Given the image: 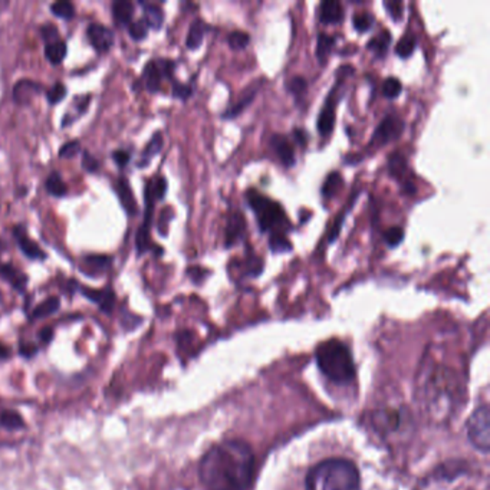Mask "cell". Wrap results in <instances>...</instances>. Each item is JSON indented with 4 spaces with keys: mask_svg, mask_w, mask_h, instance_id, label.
Returning <instances> with one entry per match:
<instances>
[{
    "mask_svg": "<svg viewBox=\"0 0 490 490\" xmlns=\"http://www.w3.org/2000/svg\"><path fill=\"white\" fill-rule=\"evenodd\" d=\"M246 200L255 211L259 229L262 232H268L271 229L282 225L285 221V211H283L282 206L278 201L266 198L265 194L258 193L250 189V190L246 191Z\"/></svg>",
    "mask_w": 490,
    "mask_h": 490,
    "instance_id": "4",
    "label": "cell"
},
{
    "mask_svg": "<svg viewBox=\"0 0 490 490\" xmlns=\"http://www.w3.org/2000/svg\"><path fill=\"white\" fill-rule=\"evenodd\" d=\"M205 22L200 21V19H196V21L191 24L190 29H189L188 39H186L188 48L191 49V51L200 48L201 42L205 39Z\"/></svg>",
    "mask_w": 490,
    "mask_h": 490,
    "instance_id": "21",
    "label": "cell"
},
{
    "mask_svg": "<svg viewBox=\"0 0 490 490\" xmlns=\"http://www.w3.org/2000/svg\"><path fill=\"white\" fill-rule=\"evenodd\" d=\"M409 171V164H407V158L403 156L399 151L390 154L388 157V173L395 180L403 181Z\"/></svg>",
    "mask_w": 490,
    "mask_h": 490,
    "instance_id": "18",
    "label": "cell"
},
{
    "mask_svg": "<svg viewBox=\"0 0 490 490\" xmlns=\"http://www.w3.org/2000/svg\"><path fill=\"white\" fill-rule=\"evenodd\" d=\"M41 86L31 79H22L17 82L14 88V98L16 103L26 104L31 101L32 97L38 96Z\"/></svg>",
    "mask_w": 490,
    "mask_h": 490,
    "instance_id": "15",
    "label": "cell"
},
{
    "mask_svg": "<svg viewBox=\"0 0 490 490\" xmlns=\"http://www.w3.org/2000/svg\"><path fill=\"white\" fill-rule=\"evenodd\" d=\"M84 265L91 268L94 272H104L111 265V258L104 255H89L84 258Z\"/></svg>",
    "mask_w": 490,
    "mask_h": 490,
    "instance_id": "32",
    "label": "cell"
},
{
    "mask_svg": "<svg viewBox=\"0 0 490 490\" xmlns=\"http://www.w3.org/2000/svg\"><path fill=\"white\" fill-rule=\"evenodd\" d=\"M148 29H150V27L147 26V24L144 21L131 22V24L128 25L129 36H131L134 41H143V39H146L147 35H148Z\"/></svg>",
    "mask_w": 490,
    "mask_h": 490,
    "instance_id": "41",
    "label": "cell"
},
{
    "mask_svg": "<svg viewBox=\"0 0 490 490\" xmlns=\"http://www.w3.org/2000/svg\"><path fill=\"white\" fill-rule=\"evenodd\" d=\"M360 472L347 459H327L308 472L307 490H360Z\"/></svg>",
    "mask_w": 490,
    "mask_h": 490,
    "instance_id": "2",
    "label": "cell"
},
{
    "mask_svg": "<svg viewBox=\"0 0 490 490\" xmlns=\"http://www.w3.org/2000/svg\"><path fill=\"white\" fill-rule=\"evenodd\" d=\"M7 357V350L5 347H0V358Z\"/></svg>",
    "mask_w": 490,
    "mask_h": 490,
    "instance_id": "52",
    "label": "cell"
},
{
    "mask_svg": "<svg viewBox=\"0 0 490 490\" xmlns=\"http://www.w3.org/2000/svg\"><path fill=\"white\" fill-rule=\"evenodd\" d=\"M66 42L62 41V39H56V41L49 42L46 44V48H45V56L48 59L51 64L58 65L64 61L65 56H66Z\"/></svg>",
    "mask_w": 490,
    "mask_h": 490,
    "instance_id": "24",
    "label": "cell"
},
{
    "mask_svg": "<svg viewBox=\"0 0 490 490\" xmlns=\"http://www.w3.org/2000/svg\"><path fill=\"white\" fill-rule=\"evenodd\" d=\"M51 11L61 19H71L76 15V6L71 2H55L51 5Z\"/></svg>",
    "mask_w": 490,
    "mask_h": 490,
    "instance_id": "37",
    "label": "cell"
},
{
    "mask_svg": "<svg viewBox=\"0 0 490 490\" xmlns=\"http://www.w3.org/2000/svg\"><path fill=\"white\" fill-rule=\"evenodd\" d=\"M144 22L147 26L158 31L164 24L163 9L158 5H144Z\"/></svg>",
    "mask_w": 490,
    "mask_h": 490,
    "instance_id": "22",
    "label": "cell"
},
{
    "mask_svg": "<svg viewBox=\"0 0 490 490\" xmlns=\"http://www.w3.org/2000/svg\"><path fill=\"white\" fill-rule=\"evenodd\" d=\"M260 86H262V81H260V79H256L252 86H249L248 88L243 91L242 97L239 98V101H236V103L230 107V108L226 109L225 113H223V116L221 117L228 119L238 117L239 114L242 113L246 107L250 106V103H252L253 99H255L256 94H258Z\"/></svg>",
    "mask_w": 490,
    "mask_h": 490,
    "instance_id": "11",
    "label": "cell"
},
{
    "mask_svg": "<svg viewBox=\"0 0 490 490\" xmlns=\"http://www.w3.org/2000/svg\"><path fill=\"white\" fill-rule=\"evenodd\" d=\"M317 362L321 373L338 384L350 383L355 377L352 355L344 342L338 340L325 341L317 348Z\"/></svg>",
    "mask_w": 490,
    "mask_h": 490,
    "instance_id": "3",
    "label": "cell"
},
{
    "mask_svg": "<svg viewBox=\"0 0 490 490\" xmlns=\"http://www.w3.org/2000/svg\"><path fill=\"white\" fill-rule=\"evenodd\" d=\"M163 144L164 141L161 133L154 134L153 138L148 141L146 148H144L143 156H141V161L138 163V166H140V168H146V166H148L150 161L153 160L154 157L160 153L161 148H163Z\"/></svg>",
    "mask_w": 490,
    "mask_h": 490,
    "instance_id": "23",
    "label": "cell"
},
{
    "mask_svg": "<svg viewBox=\"0 0 490 490\" xmlns=\"http://www.w3.org/2000/svg\"><path fill=\"white\" fill-rule=\"evenodd\" d=\"M46 190L52 194V196H56V198H62L68 191L66 184L62 180L61 174L58 171H54V173L49 176L48 180H46Z\"/></svg>",
    "mask_w": 490,
    "mask_h": 490,
    "instance_id": "31",
    "label": "cell"
},
{
    "mask_svg": "<svg viewBox=\"0 0 490 490\" xmlns=\"http://www.w3.org/2000/svg\"><path fill=\"white\" fill-rule=\"evenodd\" d=\"M36 352H38V348L35 347V345H21V354L25 355V357H32V355L36 354Z\"/></svg>",
    "mask_w": 490,
    "mask_h": 490,
    "instance_id": "51",
    "label": "cell"
},
{
    "mask_svg": "<svg viewBox=\"0 0 490 490\" xmlns=\"http://www.w3.org/2000/svg\"><path fill=\"white\" fill-rule=\"evenodd\" d=\"M271 146L275 150L276 156L280 158L283 168H290L295 164V153H293L292 144L281 134H273L271 137Z\"/></svg>",
    "mask_w": 490,
    "mask_h": 490,
    "instance_id": "10",
    "label": "cell"
},
{
    "mask_svg": "<svg viewBox=\"0 0 490 490\" xmlns=\"http://www.w3.org/2000/svg\"><path fill=\"white\" fill-rule=\"evenodd\" d=\"M403 131H404V121L399 116L388 114V116L383 118L382 123L378 124L370 144L380 147L392 143V141L397 140V138L402 137Z\"/></svg>",
    "mask_w": 490,
    "mask_h": 490,
    "instance_id": "6",
    "label": "cell"
},
{
    "mask_svg": "<svg viewBox=\"0 0 490 490\" xmlns=\"http://www.w3.org/2000/svg\"><path fill=\"white\" fill-rule=\"evenodd\" d=\"M404 240V230L399 226H393L384 233V242L388 248H397Z\"/></svg>",
    "mask_w": 490,
    "mask_h": 490,
    "instance_id": "38",
    "label": "cell"
},
{
    "mask_svg": "<svg viewBox=\"0 0 490 490\" xmlns=\"http://www.w3.org/2000/svg\"><path fill=\"white\" fill-rule=\"evenodd\" d=\"M415 46H417V38L414 35H405L395 46V54L399 55L400 58H409L415 51Z\"/></svg>",
    "mask_w": 490,
    "mask_h": 490,
    "instance_id": "30",
    "label": "cell"
},
{
    "mask_svg": "<svg viewBox=\"0 0 490 490\" xmlns=\"http://www.w3.org/2000/svg\"><path fill=\"white\" fill-rule=\"evenodd\" d=\"M66 92H68L66 91V87L62 82H56L46 92V98L54 106V104L59 103V101H62L66 97Z\"/></svg>",
    "mask_w": 490,
    "mask_h": 490,
    "instance_id": "42",
    "label": "cell"
},
{
    "mask_svg": "<svg viewBox=\"0 0 490 490\" xmlns=\"http://www.w3.org/2000/svg\"><path fill=\"white\" fill-rule=\"evenodd\" d=\"M42 32V38L45 39V41L48 42H54L56 41L58 38V29H56V26H54V25H45L44 27L41 29Z\"/></svg>",
    "mask_w": 490,
    "mask_h": 490,
    "instance_id": "47",
    "label": "cell"
},
{
    "mask_svg": "<svg viewBox=\"0 0 490 490\" xmlns=\"http://www.w3.org/2000/svg\"><path fill=\"white\" fill-rule=\"evenodd\" d=\"M335 108H337V97H335V89H332L328 94L322 109H321L320 117H318L317 129L322 137L330 136L334 129Z\"/></svg>",
    "mask_w": 490,
    "mask_h": 490,
    "instance_id": "7",
    "label": "cell"
},
{
    "mask_svg": "<svg viewBox=\"0 0 490 490\" xmlns=\"http://www.w3.org/2000/svg\"><path fill=\"white\" fill-rule=\"evenodd\" d=\"M255 474V454L245 442L228 440L201 459V484L208 490H248Z\"/></svg>",
    "mask_w": 490,
    "mask_h": 490,
    "instance_id": "1",
    "label": "cell"
},
{
    "mask_svg": "<svg viewBox=\"0 0 490 490\" xmlns=\"http://www.w3.org/2000/svg\"><path fill=\"white\" fill-rule=\"evenodd\" d=\"M39 337L44 341L45 344L46 342H51L52 338H54V330L51 327H45L44 330L39 332Z\"/></svg>",
    "mask_w": 490,
    "mask_h": 490,
    "instance_id": "50",
    "label": "cell"
},
{
    "mask_svg": "<svg viewBox=\"0 0 490 490\" xmlns=\"http://www.w3.org/2000/svg\"><path fill=\"white\" fill-rule=\"evenodd\" d=\"M82 168H86L89 173H94V171L98 170L99 164L98 161H97L96 157H92L88 151H86L84 157H82Z\"/></svg>",
    "mask_w": 490,
    "mask_h": 490,
    "instance_id": "46",
    "label": "cell"
},
{
    "mask_svg": "<svg viewBox=\"0 0 490 490\" xmlns=\"http://www.w3.org/2000/svg\"><path fill=\"white\" fill-rule=\"evenodd\" d=\"M246 221L240 211H235L229 218L228 226H226V248H232L239 239H242L245 235Z\"/></svg>",
    "mask_w": 490,
    "mask_h": 490,
    "instance_id": "12",
    "label": "cell"
},
{
    "mask_svg": "<svg viewBox=\"0 0 490 490\" xmlns=\"http://www.w3.org/2000/svg\"><path fill=\"white\" fill-rule=\"evenodd\" d=\"M14 235L16 238L17 245L21 248L22 253L26 258L32 259V260H44L46 258L44 250L39 248L38 243H35L29 236H27L26 230L22 226H16L14 229Z\"/></svg>",
    "mask_w": 490,
    "mask_h": 490,
    "instance_id": "9",
    "label": "cell"
},
{
    "mask_svg": "<svg viewBox=\"0 0 490 490\" xmlns=\"http://www.w3.org/2000/svg\"><path fill=\"white\" fill-rule=\"evenodd\" d=\"M335 42H337L335 36H331V35L327 34H320V36H318L317 51H315V55H317V59L321 64H325L328 55H330V52L332 51V48L335 46Z\"/></svg>",
    "mask_w": 490,
    "mask_h": 490,
    "instance_id": "26",
    "label": "cell"
},
{
    "mask_svg": "<svg viewBox=\"0 0 490 490\" xmlns=\"http://www.w3.org/2000/svg\"><path fill=\"white\" fill-rule=\"evenodd\" d=\"M113 16L117 24L129 25L134 16V5L128 0H118L113 4Z\"/></svg>",
    "mask_w": 490,
    "mask_h": 490,
    "instance_id": "20",
    "label": "cell"
},
{
    "mask_svg": "<svg viewBox=\"0 0 490 490\" xmlns=\"http://www.w3.org/2000/svg\"><path fill=\"white\" fill-rule=\"evenodd\" d=\"M286 89H288L292 96H303L308 89L307 79L301 76L292 77V78L290 79V82L286 84Z\"/></svg>",
    "mask_w": 490,
    "mask_h": 490,
    "instance_id": "39",
    "label": "cell"
},
{
    "mask_svg": "<svg viewBox=\"0 0 490 490\" xmlns=\"http://www.w3.org/2000/svg\"><path fill=\"white\" fill-rule=\"evenodd\" d=\"M270 249L273 253H286L292 250V245L282 233L275 232L270 238Z\"/></svg>",
    "mask_w": 490,
    "mask_h": 490,
    "instance_id": "33",
    "label": "cell"
},
{
    "mask_svg": "<svg viewBox=\"0 0 490 490\" xmlns=\"http://www.w3.org/2000/svg\"><path fill=\"white\" fill-rule=\"evenodd\" d=\"M191 94H193L191 87L186 86V84H180V82H174L173 96L176 98L188 99Z\"/></svg>",
    "mask_w": 490,
    "mask_h": 490,
    "instance_id": "45",
    "label": "cell"
},
{
    "mask_svg": "<svg viewBox=\"0 0 490 490\" xmlns=\"http://www.w3.org/2000/svg\"><path fill=\"white\" fill-rule=\"evenodd\" d=\"M467 437L477 450L489 453L490 449V414L486 404L480 405L470 415L466 423Z\"/></svg>",
    "mask_w": 490,
    "mask_h": 490,
    "instance_id": "5",
    "label": "cell"
},
{
    "mask_svg": "<svg viewBox=\"0 0 490 490\" xmlns=\"http://www.w3.org/2000/svg\"><path fill=\"white\" fill-rule=\"evenodd\" d=\"M144 78H146L147 89L151 92H157L160 89L161 79L164 78L161 62L151 61L146 65L144 69Z\"/></svg>",
    "mask_w": 490,
    "mask_h": 490,
    "instance_id": "17",
    "label": "cell"
},
{
    "mask_svg": "<svg viewBox=\"0 0 490 490\" xmlns=\"http://www.w3.org/2000/svg\"><path fill=\"white\" fill-rule=\"evenodd\" d=\"M390 42H392V34L388 31H383L382 34L368 42L367 48L370 49V51L374 52L380 58H383V56L387 54Z\"/></svg>",
    "mask_w": 490,
    "mask_h": 490,
    "instance_id": "27",
    "label": "cell"
},
{
    "mask_svg": "<svg viewBox=\"0 0 490 490\" xmlns=\"http://www.w3.org/2000/svg\"><path fill=\"white\" fill-rule=\"evenodd\" d=\"M0 276L11 283L12 286H15L16 290L24 291L25 286H26V275L16 270L11 263H4V265L0 263Z\"/></svg>",
    "mask_w": 490,
    "mask_h": 490,
    "instance_id": "19",
    "label": "cell"
},
{
    "mask_svg": "<svg viewBox=\"0 0 490 490\" xmlns=\"http://www.w3.org/2000/svg\"><path fill=\"white\" fill-rule=\"evenodd\" d=\"M374 16L372 14H368V12H358V14L354 15V19H352L355 31L362 32V34L370 31L374 26Z\"/></svg>",
    "mask_w": 490,
    "mask_h": 490,
    "instance_id": "36",
    "label": "cell"
},
{
    "mask_svg": "<svg viewBox=\"0 0 490 490\" xmlns=\"http://www.w3.org/2000/svg\"><path fill=\"white\" fill-rule=\"evenodd\" d=\"M250 42V35L245 31H233L228 36V44L233 51H242Z\"/></svg>",
    "mask_w": 490,
    "mask_h": 490,
    "instance_id": "35",
    "label": "cell"
},
{
    "mask_svg": "<svg viewBox=\"0 0 490 490\" xmlns=\"http://www.w3.org/2000/svg\"><path fill=\"white\" fill-rule=\"evenodd\" d=\"M81 151V144L79 141H69V143H65L59 150V157L62 158H71V157H76L77 154Z\"/></svg>",
    "mask_w": 490,
    "mask_h": 490,
    "instance_id": "44",
    "label": "cell"
},
{
    "mask_svg": "<svg viewBox=\"0 0 490 490\" xmlns=\"http://www.w3.org/2000/svg\"><path fill=\"white\" fill-rule=\"evenodd\" d=\"M342 183H344V180H342L338 171H332V173L328 174L327 179L323 181L322 190H321L323 198H334L340 189H342Z\"/></svg>",
    "mask_w": 490,
    "mask_h": 490,
    "instance_id": "28",
    "label": "cell"
},
{
    "mask_svg": "<svg viewBox=\"0 0 490 490\" xmlns=\"http://www.w3.org/2000/svg\"><path fill=\"white\" fill-rule=\"evenodd\" d=\"M384 7L387 9L388 15L392 16L393 21H402L403 15H404V4L402 0H385Z\"/></svg>",
    "mask_w": 490,
    "mask_h": 490,
    "instance_id": "40",
    "label": "cell"
},
{
    "mask_svg": "<svg viewBox=\"0 0 490 490\" xmlns=\"http://www.w3.org/2000/svg\"><path fill=\"white\" fill-rule=\"evenodd\" d=\"M81 292L88 298L92 302L98 303V307L101 308L103 312L109 313L114 310V305H116V295H114L113 291L111 290H89V288H82Z\"/></svg>",
    "mask_w": 490,
    "mask_h": 490,
    "instance_id": "14",
    "label": "cell"
},
{
    "mask_svg": "<svg viewBox=\"0 0 490 490\" xmlns=\"http://www.w3.org/2000/svg\"><path fill=\"white\" fill-rule=\"evenodd\" d=\"M0 300H2V295H0Z\"/></svg>",
    "mask_w": 490,
    "mask_h": 490,
    "instance_id": "53",
    "label": "cell"
},
{
    "mask_svg": "<svg viewBox=\"0 0 490 490\" xmlns=\"http://www.w3.org/2000/svg\"><path fill=\"white\" fill-rule=\"evenodd\" d=\"M403 84L399 78L395 77H388L383 82V94H384L385 98L394 99L402 94Z\"/></svg>",
    "mask_w": 490,
    "mask_h": 490,
    "instance_id": "34",
    "label": "cell"
},
{
    "mask_svg": "<svg viewBox=\"0 0 490 490\" xmlns=\"http://www.w3.org/2000/svg\"><path fill=\"white\" fill-rule=\"evenodd\" d=\"M87 36L94 49L98 52H108L113 48L114 32L104 25L91 24L87 29Z\"/></svg>",
    "mask_w": 490,
    "mask_h": 490,
    "instance_id": "8",
    "label": "cell"
},
{
    "mask_svg": "<svg viewBox=\"0 0 490 490\" xmlns=\"http://www.w3.org/2000/svg\"><path fill=\"white\" fill-rule=\"evenodd\" d=\"M293 137H295V141H297L300 146H305L307 144V134L305 131L301 128H295L292 131Z\"/></svg>",
    "mask_w": 490,
    "mask_h": 490,
    "instance_id": "49",
    "label": "cell"
},
{
    "mask_svg": "<svg viewBox=\"0 0 490 490\" xmlns=\"http://www.w3.org/2000/svg\"><path fill=\"white\" fill-rule=\"evenodd\" d=\"M352 196H354V198L351 199L350 205L347 206V209H345L342 213H340V215H338L334 226H332V229H331L330 243L334 242L335 239L340 236L341 226H342V223H344L345 215H347L348 210H350L351 205H354V201L357 200V193L352 194Z\"/></svg>",
    "mask_w": 490,
    "mask_h": 490,
    "instance_id": "43",
    "label": "cell"
},
{
    "mask_svg": "<svg viewBox=\"0 0 490 490\" xmlns=\"http://www.w3.org/2000/svg\"><path fill=\"white\" fill-rule=\"evenodd\" d=\"M117 193H118L119 201H121L123 208L126 209L127 213L131 216L137 215L138 209H137L136 198H134L131 186H129L126 179H119L118 183H117Z\"/></svg>",
    "mask_w": 490,
    "mask_h": 490,
    "instance_id": "16",
    "label": "cell"
},
{
    "mask_svg": "<svg viewBox=\"0 0 490 490\" xmlns=\"http://www.w3.org/2000/svg\"><path fill=\"white\" fill-rule=\"evenodd\" d=\"M113 157L119 168H124V166H127V164L129 163V153H127V151L117 150L116 153L113 154Z\"/></svg>",
    "mask_w": 490,
    "mask_h": 490,
    "instance_id": "48",
    "label": "cell"
},
{
    "mask_svg": "<svg viewBox=\"0 0 490 490\" xmlns=\"http://www.w3.org/2000/svg\"><path fill=\"white\" fill-rule=\"evenodd\" d=\"M59 307H61L59 298H48V300H45L44 302L39 303L38 307L32 311V320H41V318L49 317L52 313L56 312Z\"/></svg>",
    "mask_w": 490,
    "mask_h": 490,
    "instance_id": "25",
    "label": "cell"
},
{
    "mask_svg": "<svg viewBox=\"0 0 490 490\" xmlns=\"http://www.w3.org/2000/svg\"><path fill=\"white\" fill-rule=\"evenodd\" d=\"M344 19V9L338 0H323L320 5V21L322 24H340Z\"/></svg>",
    "mask_w": 490,
    "mask_h": 490,
    "instance_id": "13",
    "label": "cell"
},
{
    "mask_svg": "<svg viewBox=\"0 0 490 490\" xmlns=\"http://www.w3.org/2000/svg\"><path fill=\"white\" fill-rule=\"evenodd\" d=\"M0 426L7 430H17L25 426V422L19 413L5 410L0 413Z\"/></svg>",
    "mask_w": 490,
    "mask_h": 490,
    "instance_id": "29",
    "label": "cell"
}]
</instances>
